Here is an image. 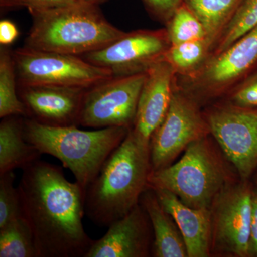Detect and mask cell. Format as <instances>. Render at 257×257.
I'll use <instances>...</instances> for the list:
<instances>
[{
	"label": "cell",
	"instance_id": "obj_18",
	"mask_svg": "<svg viewBox=\"0 0 257 257\" xmlns=\"http://www.w3.org/2000/svg\"><path fill=\"white\" fill-rule=\"evenodd\" d=\"M23 116L3 118L0 124V175L25 169L40 160L41 152L24 136Z\"/></svg>",
	"mask_w": 257,
	"mask_h": 257
},
{
	"label": "cell",
	"instance_id": "obj_7",
	"mask_svg": "<svg viewBox=\"0 0 257 257\" xmlns=\"http://www.w3.org/2000/svg\"><path fill=\"white\" fill-rule=\"evenodd\" d=\"M18 86L55 85L84 89L114 77L108 69L89 63L79 56L34 50L13 53Z\"/></svg>",
	"mask_w": 257,
	"mask_h": 257
},
{
	"label": "cell",
	"instance_id": "obj_19",
	"mask_svg": "<svg viewBox=\"0 0 257 257\" xmlns=\"http://www.w3.org/2000/svg\"><path fill=\"white\" fill-rule=\"evenodd\" d=\"M242 0H184V4L201 22L207 40L214 48L221 32ZM212 53V52H211Z\"/></svg>",
	"mask_w": 257,
	"mask_h": 257
},
{
	"label": "cell",
	"instance_id": "obj_21",
	"mask_svg": "<svg viewBox=\"0 0 257 257\" xmlns=\"http://www.w3.org/2000/svg\"><path fill=\"white\" fill-rule=\"evenodd\" d=\"M0 257H39L31 229L23 215L0 228Z\"/></svg>",
	"mask_w": 257,
	"mask_h": 257
},
{
	"label": "cell",
	"instance_id": "obj_17",
	"mask_svg": "<svg viewBox=\"0 0 257 257\" xmlns=\"http://www.w3.org/2000/svg\"><path fill=\"white\" fill-rule=\"evenodd\" d=\"M140 204L146 211L153 230L152 256L188 257L183 236L172 215L161 204L153 189L147 188Z\"/></svg>",
	"mask_w": 257,
	"mask_h": 257
},
{
	"label": "cell",
	"instance_id": "obj_27",
	"mask_svg": "<svg viewBox=\"0 0 257 257\" xmlns=\"http://www.w3.org/2000/svg\"><path fill=\"white\" fill-rule=\"evenodd\" d=\"M77 0H0L3 8H26L30 13L60 8Z\"/></svg>",
	"mask_w": 257,
	"mask_h": 257
},
{
	"label": "cell",
	"instance_id": "obj_2",
	"mask_svg": "<svg viewBox=\"0 0 257 257\" xmlns=\"http://www.w3.org/2000/svg\"><path fill=\"white\" fill-rule=\"evenodd\" d=\"M152 171L150 145L130 128L86 189L85 215L98 226L109 227L140 204Z\"/></svg>",
	"mask_w": 257,
	"mask_h": 257
},
{
	"label": "cell",
	"instance_id": "obj_9",
	"mask_svg": "<svg viewBox=\"0 0 257 257\" xmlns=\"http://www.w3.org/2000/svg\"><path fill=\"white\" fill-rule=\"evenodd\" d=\"M254 184L238 180L216 197L211 210V256L249 257Z\"/></svg>",
	"mask_w": 257,
	"mask_h": 257
},
{
	"label": "cell",
	"instance_id": "obj_10",
	"mask_svg": "<svg viewBox=\"0 0 257 257\" xmlns=\"http://www.w3.org/2000/svg\"><path fill=\"white\" fill-rule=\"evenodd\" d=\"M146 72L112 77L86 90L79 125L101 128L133 127Z\"/></svg>",
	"mask_w": 257,
	"mask_h": 257
},
{
	"label": "cell",
	"instance_id": "obj_11",
	"mask_svg": "<svg viewBox=\"0 0 257 257\" xmlns=\"http://www.w3.org/2000/svg\"><path fill=\"white\" fill-rule=\"evenodd\" d=\"M209 135L202 108L175 85L167 114L150 140L152 171L172 165L191 144Z\"/></svg>",
	"mask_w": 257,
	"mask_h": 257
},
{
	"label": "cell",
	"instance_id": "obj_29",
	"mask_svg": "<svg viewBox=\"0 0 257 257\" xmlns=\"http://www.w3.org/2000/svg\"><path fill=\"white\" fill-rule=\"evenodd\" d=\"M249 257H257V185L255 184L253 189L251 204Z\"/></svg>",
	"mask_w": 257,
	"mask_h": 257
},
{
	"label": "cell",
	"instance_id": "obj_15",
	"mask_svg": "<svg viewBox=\"0 0 257 257\" xmlns=\"http://www.w3.org/2000/svg\"><path fill=\"white\" fill-rule=\"evenodd\" d=\"M176 74L168 62L161 61L146 72L138 109L133 127L135 136L146 145H150L154 133L165 117L170 107Z\"/></svg>",
	"mask_w": 257,
	"mask_h": 257
},
{
	"label": "cell",
	"instance_id": "obj_30",
	"mask_svg": "<svg viewBox=\"0 0 257 257\" xmlns=\"http://www.w3.org/2000/svg\"><path fill=\"white\" fill-rule=\"evenodd\" d=\"M19 30L16 25L8 20L0 22V44L3 46H8L17 40Z\"/></svg>",
	"mask_w": 257,
	"mask_h": 257
},
{
	"label": "cell",
	"instance_id": "obj_3",
	"mask_svg": "<svg viewBox=\"0 0 257 257\" xmlns=\"http://www.w3.org/2000/svg\"><path fill=\"white\" fill-rule=\"evenodd\" d=\"M239 179L234 165L209 135L191 144L175 163L152 171L148 187L169 191L189 207L210 209L219 193Z\"/></svg>",
	"mask_w": 257,
	"mask_h": 257
},
{
	"label": "cell",
	"instance_id": "obj_4",
	"mask_svg": "<svg viewBox=\"0 0 257 257\" xmlns=\"http://www.w3.org/2000/svg\"><path fill=\"white\" fill-rule=\"evenodd\" d=\"M30 14L32 25L25 47L34 50L82 57L126 33L106 20L99 5L82 2Z\"/></svg>",
	"mask_w": 257,
	"mask_h": 257
},
{
	"label": "cell",
	"instance_id": "obj_16",
	"mask_svg": "<svg viewBox=\"0 0 257 257\" xmlns=\"http://www.w3.org/2000/svg\"><path fill=\"white\" fill-rule=\"evenodd\" d=\"M152 189L161 204L177 223L183 236L188 257L211 256L210 209L189 207L169 191Z\"/></svg>",
	"mask_w": 257,
	"mask_h": 257
},
{
	"label": "cell",
	"instance_id": "obj_8",
	"mask_svg": "<svg viewBox=\"0 0 257 257\" xmlns=\"http://www.w3.org/2000/svg\"><path fill=\"white\" fill-rule=\"evenodd\" d=\"M211 135L241 180H251L257 168V107L234 105L220 99L203 108Z\"/></svg>",
	"mask_w": 257,
	"mask_h": 257
},
{
	"label": "cell",
	"instance_id": "obj_12",
	"mask_svg": "<svg viewBox=\"0 0 257 257\" xmlns=\"http://www.w3.org/2000/svg\"><path fill=\"white\" fill-rule=\"evenodd\" d=\"M171 46L167 29L126 32L100 50L82 56L89 63L110 71L114 77L145 73L164 61Z\"/></svg>",
	"mask_w": 257,
	"mask_h": 257
},
{
	"label": "cell",
	"instance_id": "obj_25",
	"mask_svg": "<svg viewBox=\"0 0 257 257\" xmlns=\"http://www.w3.org/2000/svg\"><path fill=\"white\" fill-rule=\"evenodd\" d=\"M13 172L0 175V228L22 215L20 193Z\"/></svg>",
	"mask_w": 257,
	"mask_h": 257
},
{
	"label": "cell",
	"instance_id": "obj_6",
	"mask_svg": "<svg viewBox=\"0 0 257 257\" xmlns=\"http://www.w3.org/2000/svg\"><path fill=\"white\" fill-rule=\"evenodd\" d=\"M256 69L257 26L221 53L211 55L195 73L177 76L175 88L203 109L223 99Z\"/></svg>",
	"mask_w": 257,
	"mask_h": 257
},
{
	"label": "cell",
	"instance_id": "obj_20",
	"mask_svg": "<svg viewBox=\"0 0 257 257\" xmlns=\"http://www.w3.org/2000/svg\"><path fill=\"white\" fill-rule=\"evenodd\" d=\"M211 52L212 47L207 40L183 42L171 45L164 61L172 66L177 77H188L202 67Z\"/></svg>",
	"mask_w": 257,
	"mask_h": 257
},
{
	"label": "cell",
	"instance_id": "obj_5",
	"mask_svg": "<svg viewBox=\"0 0 257 257\" xmlns=\"http://www.w3.org/2000/svg\"><path fill=\"white\" fill-rule=\"evenodd\" d=\"M130 130L113 126L86 131L77 126H47L25 116L24 119L26 141L42 155L58 159L85 191Z\"/></svg>",
	"mask_w": 257,
	"mask_h": 257
},
{
	"label": "cell",
	"instance_id": "obj_23",
	"mask_svg": "<svg viewBox=\"0 0 257 257\" xmlns=\"http://www.w3.org/2000/svg\"><path fill=\"white\" fill-rule=\"evenodd\" d=\"M257 26V0H242L221 32L211 55L221 53L246 32Z\"/></svg>",
	"mask_w": 257,
	"mask_h": 257
},
{
	"label": "cell",
	"instance_id": "obj_24",
	"mask_svg": "<svg viewBox=\"0 0 257 257\" xmlns=\"http://www.w3.org/2000/svg\"><path fill=\"white\" fill-rule=\"evenodd\" d=\"M165 25L171 45L207 40V34L202 23L184 3Z\"/></svg>",
	"mask_w": 257,
	"mask_h": 257
},
{
	"label": "cell",
	"instance_id": "obj_26",
	"mask_svg": "<svg viewBox=\"0 0 257 257\" xmlns=\"http://www.w3.org/2000/svg\"><path fill=\"white\" fill-rule=\"evenodd\" d=\"M221 99L242 107L256 108L257 69Z\"/></svg>",
	"mask_w": 257,
	"mask_h": 257
},
{
	"label": "cell",
	"instance_id": "obj_32",
	"mask_svg": "<svg viewBox=\"0 0 257 257\" xmlns=\"http://www.w3.org/2000/svg\"><path fill=\"white\" fill-rule=\"evenodd\" d=\"M254 184H256V185H257V174L256 175V177H255Z\"/></svg>",
	"mask_w": 257,
	"mask_h": 257
},
{
	"label": "cell",
	"instance_id": "obj_13",
	"mask_svg": "<svg viewBox=\"0 0 257 257\" xmlns=\"http://www.w3.org/2000/svg\"><path fill=\"white\" fill-rule=\"evenodd\" d=\"M87 89L55 85L19 86L26 117L52 126L79 125L83 99Z\"/></svg>",
	"mask_w": 257,
	"mask_h": 257
},
{
	"label": "cell",
	"instance_id": "obj_31",
	"mask_svg": "<svg viewBox=\"0 0 257 257\" xmlns=\"http://www.w3.org/2000/svg\"><path fill=\"white\" fill-rule=\"evenodd\" d=\"M78 2H82V3H88V4L99 5L102 3H106L109 0H77Z\"/></svg>",
	"mask_w": 257,
	"mask_h": 257
},
{
	"label": "cell",
	"instance_id": "obj_1",
	"mask_svg": "<svg viewBox=\"0 0 257 257\" xmlns=\"http://www.w3.org/2000/svg\"><path fill=\"white\" fill-rule=\"evenodd\" d=\"M18 188L39 257L85 256L94 241L83 224L86 191L60 167L41 160L23 169Z\"/></svg>",
	"mask_w": 257,
	"mask_h": 257
},
{
	"label": "cell",
	"instance_id": "obj_14",
	"mask_svg": "<svg viewBox=\"0 0 257 257\" xmlns=\"http://www.w3.org/2000/svg\"><path fill=\"white\" fill-rule=\"evenodd\" d=\"M154 235L146 211L139 204L108 227L101 239L94 240L84 257L152 256Z\"/></svg>",
	"mask_w": 257,
	"mask_h": 257
},
{
	"label": "cell",
	"instance_id": "obj_28",
	"mask_svg": "<svg viewBox=\"0 0 257 257\" xmlns=\"http://www.w3.org/2000/svg\"><path fill=\"white\" fill-rule=\"evenodd\" d=\"M147 11L158 21L165 24L170 20L184 0H142Z\"/></svg>",
	"mask_w": 257,
	"mask_h": 257
},
{
	"label": "cell",
	"instance_id": "obj_22",
	"mask_svg": "<svg viewBox=\"0 0 257 257\" xmlns=\"http://www.w3.org/2000/svg\"><path fill=\"white\" fill-rule=\"evenodd\" d=\"M16 69L13 53L6 48L0 53V117L23 116L26 117L25 104L19 96L16 86Z\"/></svg>",
	"mask_w": 257,
	"mask_h": 257
}]
</instances>
